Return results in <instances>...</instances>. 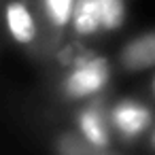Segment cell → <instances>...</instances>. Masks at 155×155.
Instances as JSON below:
<instances>
[{
    "instance_id": "cell-1",
    "label": "cell",
    "mask_w": 155,
    "mask_h": 155,
    "mask_svg": "<svg viewBox=\"0 0 155 155\" xmlns=\"http://www.w3.org/2000/svg\"><path fill=\"white\" fill-rule=\"evenodd\" d=\"M108 81V66L104 60L94 58L74 68V72L66 79V94L72 98H83L102 89Z\"/></svg>"
},
{
    "instance_id": "cell-2",
    "label": "cell",
    "mask_w": 155,
    "mask_h": 155,
    "mask_svg": "<svg viewBox=\"0 0 155 155\" xmlns=\"http://www.w3.org/2000/svg\"><path fill=\"white\" fill-rule=\"evenodd\" d=\"M121 64L127 70H144L155 66V32L140 34L121 51Z\"/></svg>"
},
{
    "instance_id": "cell-3",
    "label": "cell",
    "mask_w": 155,
    "mask_h": 155,
    "mask_svg": "<svg viewBox=\"0 0 155 155\" xmlns=\"http://www.w3.org/2000/svg\"><path fill=\"white\" fill-rule=\"evenodd\" d=\"M113 121L123 136L132 138V136H138L140 132L147 130V125L151 121V113L142 104L121 102V104H117V108L113 113Z\"/></svg>"
},
{
    "instance_id": "cell-4",
    "label": "cell",
    "mask_w": 155,
    "mask_h": 155,
    "mask_svg": "<svg viewBox=\"0 0 155 155\" xmlns=\"http://www.w3.org/2000/svg\"><path fill=\"white\" fill-rule=\"evenodd\" d=\"M7 26L17 43H30L36 36V26L30 11L21 2H11L7 7Z\"/></svg>"
},
{
    "instance_id": "cell-5",
    "label": "cell",
    "mask_w": 155,
    "mask_h": 155,
    "mask_svg": "<svg viewBox=\"0 0 155 155\" xmlns=\"http://www.w3.org/2000/svg\"><path fill=\"white\" fill-rule=\"evenodd\" d=\"M102 28L100 0H77L74 2V30L79 34H94Z\"/></svg>"
},
{
    "instance_id": "cell-6",
    "label": "cell",
    "mask_w": 155,
    "mask_h": 155,
    "mask_svg": "<svg viewBox=\"0 0 155 155\" xmlns=\"http://www.w3.org/2000/svg\"><path fill=\"white\" fill-rule=\"evenodd\" d=\"M79 123H81V132H83V136L87 140H91L94 144H100V147L108 144V132H106L104 119H102V115H100V110L96 106L85 108L79 115Z\"/></svg>"
},
{
    "instance_id": "cell-7",
    "label": "cell",
    "mask_w": 155,
    "mask_h": 155,
    "mask_svg": "<svg viewBox=\"0 0 155 155\" xmlns=\"http://www.w3.org/2000/svg\"><path fill=\"white\" fill-rule=\"evenodd\" d=\"M58 153L60 155H113L104 147L94 144L87 138H79L74 134H64L58 140Z\"/></svg>"
},
{
    "instance_id": "cell-8",
    "label": "cell",
    "mask_w": 155,
    "mask_h": 155,
    "mask_svg": "<svg viewBox=\"0 0 155 155\" xmlns=\"http://www.w3.org/2000/svg\"><path fill=\"white\" fill-rule=\"evenodd\" d=\"M102 9V28L104 30H115L123 24V0H100Z\"/></svg>"
},
{
    "instance_id": "cell-9",
    "label": "cell",
    "mask_w": 155,
    "mask_h": 155,
    "mask_svg": "<svg viewBox=\"0 0 155 155\" xmlns=\"http://www.w3.org/2000/svg\"><path fill=\"white\" fill-rule=\"evenodd\" d=\"M45 7H47V15L58 26H64L74 13V0H45Z\"/></svg>"
}]
</instances>
